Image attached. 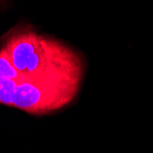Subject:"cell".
Segmentation results:
<instances>
[{
    "mask_svg": "<svg viewBox=\"0 0 153 153\" xmlns=\"http://www.w3.org/2000/svg\"><path fill=\"white\" fill-rule=\"evenodd\" d=\"M18 82L10 79L0 77V104L13 106L14 95H15Z\"/></svg>",
    "mask_w": 153,
    "mask_h": 153,
    "instance_id": "cell-4",
    "label": "cell"
},
{
    "mask_svg": "<svg viewBox=\"0 0 153 153\" xmlns=\"http://www.w3.org/2000/svg\"><path fill=\"white\" fill-rule=\"evenodd\" d=\"M2 48L25 80L85 72L83 62L74 50L61 40L38 33L30 25L8 31Z\"/></svg>",
    "mask_w": 153,
    "mask_h": 153,
    "instance_id": "cell-1",
    "label": "cell"
},
{
    "mask_svg": "<svg viewBox=\"0 0 153 153\" xmlns=\"http://www.w3.org/2000/svg\"><path fill=\"white\" fill-rule=\"evenodd\" d=\"M83 73L56 74L18 82L13 106L31 115H47L69 105L77 95Z\"/></svg>",
    "mask_w": 153,
    "mask_h": 153,
    "instance_id": "cell-2",
    "label": "cell"
},
{
    "mask_svg": "<svg viewBox=\"0 0 153 153\" xmlns=\"http://www.w3.org/2000/svg\"><path fill=\"white\" fill-rule=\"evenodd\" d=\"M0 77L10 79L18 82L25 80L20 73L13 65L7 51L4 48L0 50Z\"/></svg>",
    "mask_w": 153,
    "mask_h": 153,
    "instance_id": "cell-3",
    "label": "cell"
}]
</instances>
